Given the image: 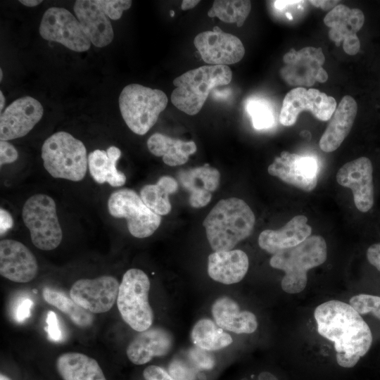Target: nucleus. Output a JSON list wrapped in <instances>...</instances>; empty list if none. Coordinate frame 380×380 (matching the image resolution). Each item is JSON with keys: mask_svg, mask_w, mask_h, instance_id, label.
Listing matches in <instances>:
<instances>
[{"mask_svg": "<svg viewBox=\"0 0 380 380\" xmlns=\"http://www.w3.org/2000/svg\"><path fill=\"white\" fill-rule=\"evenodd\" d=\"M314 317L318 333L334 342L336 353L360 358L369 350L372 331L350 304L337 300L324 302L315 308Z\"/></svg>", "mask_w": 380, "mask_h": 380, "instance_id": "1", "label": "nucleus"}, {"mask_svg": "<svg viewBox=\"0 0 380 380\" xmlns=\"http://www.w3.org/2000/svg\"><path fill=\"white\" fill-rule=\"evenodd\" d=\"M255 217L242 199L220 200L203 222L208 242L215 251L232 250L252 233Z\"/></svg>", "mask_w": 380, "mask_h": 380, "instance_id": "2", "label": "nucleus"}, {"mask_svg": "<svg viewBox=\"0 0 380 380\" xmlns=\"http://www.w3.org/2000/svg\"><path fill=\"white\" fill-rule=\"evenodd\" d=\"M327 255L324 239L318 235L310 236L300 244L274 254L270 265L285 272L281 281V289L294 294L305 289L308 271L323 264Z\"/></svg>", "mask_w": 380, "mask_h": 380, "instance_id": "3", "label": "nucleus"}, {"mask_svg": "<svg viewBox=\"0 0 380 380\" xmlns=\"http://www.w3.org/2000/svg\"><path fill=\"white\" fill-rule=\"evenodd\" d=\"M232 72L228 65H203L190 70L173 80L172 104L181 111L197 114L209 94L219 86L229 84Z\"/></svg>", "mask_w": 380, "mask_h": 380, "instance_id": "4", "label": "nucleus"}, {"mask_svg": "<svg viewBox=\"0 0 380 380\" xmlns=\"http://www.w3.org/2000/svg\"><path fill=\"white\" fill-rule=\"evenodd\" d=\"M42 158L44 168L54 178L79 182L87 170L84 144L66 132L54 133L44 141Z\"/></svg>", "mask_w": 380, "mask_h": 380, "instance_id": "5", "label": "nucleus"}, {"mask_svg": "<svg viewBox=\"0 0 380 380\" xmlns=\"http://www.w3.org/2000/svg\"><path fill=\"white\" fill-rule=\"evenodd\" d=\"M167 101L160 89L130 84L120 94L119 107L127 127L134 133L144 135L156 123Z\"/></svg>", "mask_w": 380, "mask_h": 380, "instance_id": "6", "label": "nucleus"}, {"mask_svg": "<svg viewBox=\"0 0 380 380\" xmlns=\"http://www.w3.org/2000/svg\"><path fill=\"white\" fill-rule=\"evenodd\" d=\"M151 283L141 270L132 268L120 284L117 306L122 319L134 330L144 331L151 327L153 312L148 302Z\"/></svg>", "mask_w": 380, "mask_h": 380, "instance_id": "7", "label": "nucleus"}, {"mask_svg": "<svg viewBox=\"0 0 380 380\" xmlns=\"http://www.w3.org/2000/svg\"><path fill=\"white\" fill-rule=\"evenodd\" d=\"M22 217L35 247L51 251L60 245L63 232L51 197L43 194L32 196L24 203Z\"/></svg>", "mask_w": 380, "mask_h": 380, "instance_id": "8", "label": "nucleus"}, {"mask_svg": "<svg viewBox=\"0 0 380 380\" xmlns=\"http://www.w3.org/2000/svg\"><path fill=\"white\" fill-rule=\"evenodd\" d=\"M110 215L125 218L129 233L142 239L151 236L161 222V216L148 208L134 190L121 189L111 194L108 201Z\"/></svg>", "mask_w": 380, "mask_h": 380, "instance_id": "9", "label": "nucleus"}, {"mask_svg": "<svg viewBox=\"0 0 380 380\" xmlns=\"http://www.w3.org/2000/svg\"><path fill=\"white\" fill-rule=\"evenodd\" d=\"M39 30L43 39L61 44L74 51H86L91 46V42L80 21L64 8H48Z\"/></svg>", "mask_w": 380, "mask_h": 380, "instance_id": "10", "label": "nucleus"}, {"mask_svg": "<svg viewBox=\"0 0 380 380\" xmlns=\"http://www.w3.org/2000/svg\"><path fill=\"white\" fill-rule=\"evenodd\" d=\"M283 61L285 65L280 70V75L291 86L311 87L316 82L328 80V74L322 68L325 57L320 47L307 46L298 51L291 49L284 56Z\"/></svg>", "mask_w": 380, "mask_h": 380, "instance_id": "11", "label": "nucleus"}, {"mask_svg": "<svg viewBox=\"0 0 380 380\" xmlns=\"http://www.w3.org/2000/svg\"><path fill=\"white\" fill-rule=\"evenodd\" d=\"M336 105L334 97L318 89L296 87L289 91L283 100L279 122L284 126H291L304 110L311 112L319 120L327 121L333 115Z\"/></svg>", "mask_w": 380, "mask_h": 380, "instance_id": "12", "label": "nucleus"}, {"mask_svg": "<svg viewBox=\"0 0 380 380\" xmlns=\"http://www.w3.org/2000/svg\"><path fill=\"white\" fill-rule=\"evenodd\" d=\"M119 288L118 279L112 276L80 279L72 284L70 296L84 310L91 313H103L117 301Z\"/></svg>", "mask_w": 380, "mask_h": 380, "instance_id": "13", "label": "nucleus"}, {"mask_svg": "<svg viewBox=\"0 0 380 380\" xmlns=\"http://www.w3.org/2000/svg\"><path fill=\"white\" fill-rule=\"evenodd\" d=\"M317 169L314 157L284 151L268 166L267 172L285 183L309 192L317 184Z\"/></svg>", "mask_w": 380, "mask_h": 380, "instance_id": "14", "label": "nucleus"}, {"mask_svg": "<svg viewBox=\"0 0 380 380\" xmlns=\"http://www.w3.org/2000/svg\"><path fill=\"white\" fill-rule=\"evenodd\" d=\"M194 44L203 61L210 65H227L240 61L245 49L236 36L226 33L205 31L197 34Z\"/></svg>", "mask_w": 380, "mask_h": 380, "instance_id": "15", "label": "nucleus"}, {"mask_svg": "<svg viewBox=\"0 0 380 380\" xmlns=\"http://www.w3.org/2000/svg\"><path fill=\"white\" fill-rule=\"evenodd\" d=\"M365 22L363 12L359 8H350L343 4H338L324 17V24L330 28L329 39L338 46L343 44L344 51L348 55L357 54L360 42L357 32Z\"/></svg>", "mask_w": 380, "mask_h": 380, "instance_id": "16", "label": "nucleus"}, {"mask_svg": "<svg viewBox=\"0 0 380 380\" xmlns=\"http://www.w3.org/2000/svg\"><path fill=\"white\" fill-rule=\"evenodd\" d=\"M41 103L31 96L15 100L0 116V139L8 141L27 134L42 118Z\"/></svg>", "mask_w": 380, "mask_h": 380, "instance_id": "17", "label": "nucleus"}, {"mask_svg": "<svg viewBox=\"0 0 380 380\" xmlns=\"http://www.w3.org/2000/svg\"><path fill=\"white\" fill-rule=\"evenodd\" d=\"M373 167L367 157H360L344 164L337 172L336 181L351 189L358 210L366 213L374 205Z\"/></svg>", "mask_w": 380, "mask_h": 380, "instance_id": "18", "label": "nucleus"}, {"mask_svg": "<svg viewBox=\"0 0 380 380\" xmlns=\"http://www.w3.org/2000/svg\"><path fill=\"white\" fill-rule=\"evenodd\" d=\"M38 264L34 254L20 241L4 239L0 241V274L18 283L32 281L37 275Z\"/></svg>", "mask_w": 380, "mask_h": 380, "instance_id": "19", "label": "nucleus"}, {"mask_svg": "<svg viewBox=\"0 0 380 380\" xmlns=\"http://www.w3.org/2000/svg\"><path fill=\"white\" fill-rule=\"evenodd\" d=\"M73 9L85 33L95 46L104 47L113 41V27L97 0H77Z\"/></svg>", "mask_w": 380, "mask_h": 380, "instance_id": "20", "label": "nucleus"}, {"mask_svg": "<svg viewBox=\"0 0 380 380\" xmlns=\"http://www.w3.org/2000/svg\"><path fill=\"white\" fill-rule=\"evenodd\" d=\"M308 217L294 216L278 230L265 229L259 235V246L271 254L294 247L310 236L312 227L307 224Z\"/></svg>", "mask_w": 380, "mask_h": 380, "instance_id": "21", "label": "nucleus"}, {"mask_svg": "<svg viewBox=\"0 0 380 380\" xmlns=\"http://www.w3.org/2000/svg\"><path fill=\"white\" fill-rule=\"evenodd\" d=\"M181 185L189 191V204L199 208L209 203L212 192L220 184V174L215 167L205 164L203 166L182 170L178 174Z\"/></svg>", "mask_w": 380, "mask_h": 380, "instance_id": "22", "label": "nucleus"}, {"mask_svg": "<svg viewBox=\"0 0 380 380\" xmlns=\"http://www.w3.org/2000/svg\"><path fill=\"white\" fill-rule=\"evenodd\" d=\"M172 344L173 338L168 331L160 327L149 328L136 336L128 345L126 353L132 363L141 365L153 357L167 355Z\"/></svg>", "mask_w": 380, "mask_h": 380, "instance_id": "23", "label": "nucleus"}, {"mask_svg": "<svg viewBox=\"0 0 380 380\" xmlns=\"http://www.w3.org/2000/svg\"><path fill=\"white\" fill-rule=\"evenodd\" d=\"M357 112L355 100L348 95L343 96L319 139L323 151L330 153L341 146L353 127Z\"/></svg>", "mask_w": 380, "mask_h": 380, "instance_id": "24", "label": "nucleus"}, {"mask_svg": "<svg viewBox=\"0 0 380 380\" xmlns=\"http://www.w3.org/2000/svg\"><path fill=\"white\" fill-rule=\"evenodd\" d=\"M248 265V258L241 250L215 251L208 256V273L216 281L232 284L243 279Z\"/></svg>", "mask_w": 380, "mask_h": 380, "instance_id": "25", "label": "nucleus"}, {"mask_svg": "<svg viewBox=\"0 0 380 380\" xmlns=\"http://www.w3.org/2000/svg\"><path fill=\"white\" fill-rule=\"evenodd\" d=\"M212 314L218 327L236 334H251L258 328L255 315L241 310L238 303L229 297L217 299L212 305Z\"/></svg>", "mask_w": 380, "mask_h": 380, "instance_id": "26", "label": "nucleus"}, {"mask_svg": "<svg viewBox=\"0 0 380 380\" xmlns=\"http://www.w3.org/2000/svg\"><path fill=\"white\" fill-rule=\"evenodd\" d=\"M120 156V150L115 146L106 151L96 149L91 152L88 156V168L94 181L99 184L106 182L113 187L123 186L126 176L116 167Z\"/></svg>", "mask_w": 380, "mask_h": 380, "instance_id": "27", "label": "nucleus"}, {"mask_svg": "<svg viewBox=\"0 0 380 380\" xmlns=\"http://www.w3.org/2000/svg\"><path fill=\"white\" fill-rule=\"evenodd\" d=\"M56 367L63 380H106L97 361L83 353L69 352L61 355Z\"/></svg>", "mask_w": 380, "mask_h": 380, "instance_id": "28", "label": "nucleus"}, {"mask_svg": "<svg viewBox=\"0 0 380 380\" xmlns=\"http://www.w3.org/2000/svg\"><path fill=\"white\" fill-rule=\"evenodd\" d=\"M149 151L156 156L163 158L169 166L186 163L189 156L196 151V145L192 141H184L160 133L152 134L147 141Z\"/></svg>", "mask_w": 380, "mask_h": 380, "instance_id": "29", "label": "nucleus"}, {"mask_svg": "<svg viewBox=\"0 0 380 380\" xmlns=\"http://www.w3.org/2000/svg\"><path fill=\"white\" fill-rule=\"evenodd\" d=\"M178 189V182L170 176H163L155 184H146L140 191L144 204L159 215H167L171 211L169 195Z\"/></svg>", "mask_w": 380, "mask_h": 380, "instance_id": "30", "label": "nucleus"}, {"mask_svg": "<svg viewBox=\"0 0 380 380\" xmlns=\"http://www.w3.org/2000/svg\"><path fill=\"white\" fill-rule=\"evenodd\" d=\"M191 338L194 345L203 350L213 351L222 349L232 343L231 336L224 332L210 319H201L194 326Z\"/></svg>", "mask_w": 380, "mask_h": 380, "instance_id": "31", "label": "nucleus"}, {"mask_svg": "<svg viewBox=\"0 0 380 380\" xmlns=\"http://www.w3.org/2000/svg\"><path fill=\"white\" fill-rule=\"evenodd\" d=\"M42 296L46 303L66 315L77 327L86 328L93 323L92 313L80 307L63 292L46 287L42 291Z\"/></svg>", "mask_w": 380, "mask_h": 380, "instance_id": "32", "label": "nucleus"}, {"mask_svg": "<svg viewBox=\"0 0 380 380\" xmlns=\"http://www.w3.org/2000/svg\"><path fill=\"white\" fill-rule=\"evenodd\" d=\"M251 10L248 0H215L208 11L210 18L217 17L227 23H236L241 27Z\"/></svg>", "mask_w": 380, "mask_h": 380, "instance_id": "33", "label": "nucleus"}, {"mask_svg": "<svg viewBox=\"0 0 380 380\" xmlns=\"http://www.w3.org/2000/svg\"><path fill=\"white\" fill-rule=\"evenodd\" d=\"M245 109L255 129H266L274 125V106L267 99L257 96L251 97L246 101Z\"/></svg>", "mask_w": 380, "mask_h": 380, "instance_id": "34", "label": "nucleus"}, {"mask_svg": "<svg viewBox=\"0 0 380 380\" xmlns=\"http://www.w3.org/2000/svg\"><path fill=\"white\" fill-rule=\"evenodd\" d=\"M349 304L360 315L371 313L380 320V296L361 293L353 296Z\"/></svg>", "mask_w": 380, "mask_h": 380, "instance_id": "35", "label": "nucleus"}, {"mask_svg": "<svg viewBox=\"0 0 380 380\" xmlns=\"http://www.w3.org/2000/svg\"><path fill=\"white\" fill-rule=\"evenodd\" d=\"M198 369L190 360L175 359L169 365V374L175 380H195Z\"/></svg>", "mask_w": 380, "mask_h": 380, "instance_id": "36", "label": "nucleus"}, {"mask_svg": "<svg viewBox=\"0 0 380 380\" xmlns=\"http://www.w3.org/2000/svg\"><path fill=\"white\" fill-rule=\"evenodd\" d=\"M105 14L112 20L121 18L123 11L129 9L132 1L130 0H97Z\"/></svg>", "mask_w": 380, "mask_h": 380, "instance_id": "37", "label": "nucleus"}, {"mask_svg": "<svg viewBox=\"0 0 380 380\" xmlns=\"http://www.w3.org/2000/svg\"><path fill=\"white\" fill-rule=\"evenodd\" d=\"M189 358L198 369H210L215 365L213 357L207 350L196 346L189 350Z\"/></svg>", "mask_w": 380, "mask_h": 380, "instance_id": "38", "label": "nucleus"}, {"mask_svg": "<svg viewBox=\"0 0 380 380\" xmlns=\"http://www.w3.org/2000/svg\"><path fill=\"white\" fill-rule=\"evenodd\" d=\"M46 322L47 326L45 327V330L49 338L52 341H60L62 338L61 331L58 324L57 316L53 311L49 310L48 312Z\"/></svg>", "mask_w": 380, "mask_h": 380, "instance_id": "39", "label": "nucleus"}, {"mask_svg": "<svg viewBox=\"0 0 380 380\" xmlns=\"http://www.w3.org/2000/svg\"><path fill=\"white\" fill-rule=\"evenodd\" d=\"M18 157L15 148L7 141H0V165L9 164L15 162Z\"/></svg>", "mask_w": 380, "mask_h": 380, "instance_id": "40", "label": "nucleus"}, {"mask_svg": "<svg viewBox=\"0 0 380 380\" xmlns=\"http://www.w3.org/2000/svg\"><path fill=\"white\" fill-rule=\"evenodd\" d=\"M143 376L145 380H175L164 369L156 365L146 367Z\"/></svg>", "mask_w": 380, "mask_h": 380, "instance_id": "41", "label": "nucleus"}, {"mask_svg": "<svg viewBox=\"0 0 380 380\" xmlns=\"http://www.w3.org/2000/svg\"><path fill=\"white\" fill-rule=\"evenodd\" d=\"M33 301L30 298L23 299L18 305L15 310V319L19 322H23L31 315V308Z\"/></svg>", "mask_w": 380, "mask_h": 380, "instance_id": "42", "label": "nucleus"}, {"mask_svg": "<svg viewBox=\"0 0 380 380\" xmlns=\"http://www.w3.org/2000/svg\"><path fill=\"white\" fill-rule=\"evenodd\" d=\"M369 262L380 271V243L371 245L367 251Z\"/></svg>", "mask_w": 380, "mask_h": 380, "instance_id": "43", "label": "nucleus"}, {"mask_svg": "<svg viewBox=\"0 0 380 380\" xmlns=\"http://www.w3.org/2000/svg\"><path fill=\"white\" fill-rule=\"evenodd\" d=\"M0 234L2 235L13 225V220L11 214L5 209H0Z\"/></svg>", "mask_w": 380, "mask_h": 380, "instance_id": "44", "label": "nucleus"}, {"mask_svg": "<svg viewBox=\"0 0 380 380\" xmlns=\"http://www.w3.org/2000/svg\"><path fill=\"white\" fill-rule=\"evenodd\" d=\"M336 362L341 367L350 368L354 367L360 360L358 357H348L343 353H336Z\"/></svg>", "mask_w": 380, "mask_h": 380, "instance_id": "45", "label": "nucleus"}, {"mask_svg": "<svg viewBox=\"0 0 380 380\" xmlns=\"http://www.w3.org/2000/svg\"><path fill=\"white\" fill-rule=\"evenodd\" d=\"M309 2L317 8H320L324 11L330 10L331 11L334 7L338 5L339 1H331V0H310Z\"/></svg>", "mask_w": 380, "mask_h": 380, "instance_id": "46", "label": "nucleus"}, {"mask_svg": "<svg viewBox=\"0 0 380 380\" xmlns=\"http://www.w3.org/2000/svg\"><path fill=\"white\" fill-rule=\"evenodd\" d=\"M304 3L303 1H274V6L276 8L281 10L284 9L288 6H292L300 3Z\"/></svg>", "mask_w": 380, "mask_h": 380, "instance_id": "47", "label": "nucleus"}, {"mask_svg": "<svg viewBox=\"0 0 380 380\" xmlns=\"http://www.w3.org/2000/svg\"><path fill=\"white\" fill-rule=\"evenodd\" d=\"M199 0H184L182 3L181 8L186 11L194 8L198 3Z\"/></svg>", "mask_w": 380, "mask_h": 380, "instance_id": "48", "label": "nucleus"}, {"mask_svg": "<svg viewBox=\"0 0 380 380\" xmlns=\"http://www.w3.org/2000/svg\"><path fill=\"white\" fill-rule=\"evenodd\" d=\"M258 380H278L272 374L268 372H262L258 376Z\"/></svg>", "mask_w": 380, "mask_h": 380, "instance_id": "49", "label": "nucleus"}, {"mask_svg": "<svg viewBox=\"0 0 380 380\" xmlns=\"http://www.w3.org/2000/svg\"><path fill=\"white\" fill-rule=\"evenodd\" d=\"M42 2V1L41 0H20V3L28 7L36 6L40 4Z\"/></svg>", "mask_w": 380, "mask_h": 380, "instance_id": "50", "label": "nucleus"}, {"mask_svg": "<svg viewBox=\"0 0 380 380\" xmlns=\"http://www.w3.org/2000/svg\"><path fill=\"white\" fill-rule=\"evenodd\" d=\"M0 101H1V103H0V110L1 112L2 111V109L4 108V104H5V97L2 93V91H0Z\"/></svg>", "mask_w": 380, "mask_h": 380, "instance_id": "51", "label": "nucleus"}, {"mask_svg": "<svg viewBox=\"0 0 380 380\" xmlns=\"http://www.w3.org/2000/svg\"><path fill=\"white\" fill-rule=\"evenodd\" d=\"M213 32H221L222 30L217 26H215L213 28Z\"/></svg>", "mask_w": 380, "mask_h": 380, "instance_id": "52", "label": "nucleus"}, {"mask_svg": "<svg viewBox=\"0 0 380 380\" xmlns=\"http://www.w3.org/2000/svg\"><path fill=\"white\" fill-rule=\"evenodd\" d=\"M0 380H11L8 376L6 375L1 374L0 375Z\"/></svg>", "mask_w": 380, "mask_h": 380, "instance_id": "53", "label": "nucleus"}, {"mask_svg": "<svg viewBox=\"0 0 380 380\" xmlns=\"http://www.w3.org/2000/svg\"><path fill=\"white\" fill-rule=\"evenodd\" d=\"M170 16H171V17H174V16H175V11H174L170 10Z\"/></svg>", "mask_w": 380, "mask_h": 380, "instance_id": "54", "label": "nucleus"}, {"mask_svg": "<svg viewBox=\"0 0 380 380\" xmlns=\"http://www.w3.org/2000/svg\"><path fill=\"white\" fill-rule=\"evenodd\" d=\"M2 77H3L2 70L0 69V80H1H1H2Z\"/></svg>", "mask_w": 380, "mask_h": 380, "instance_id": "55", "label": "nucleus"}, {"mask_svg": "<svg viewBox=\"0 0 380 380\" xmlns=\"http://www.w3.org/2000/svg\"><path fill=\"white\" fill-rule=\"evenodd\" d=\"M241 380H248V379H246V378H243V379H241Z\"/></svg>", "mask_w": 380, "mask_h": 380, "instance_id": "56", "label": "nucleus"}]
</instances>
